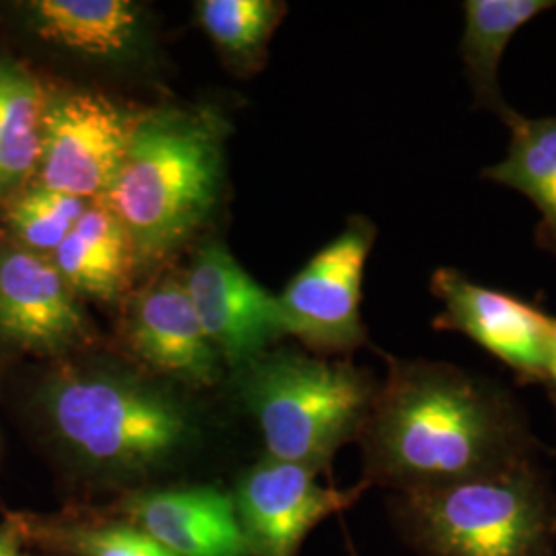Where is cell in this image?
Wrapping results in <instances>:
<instances>
[{
    "mask_svg": "<svg viewBox=\"0 0 556 556\" xmlns=\"http://www.w3.org/2000/svg\"><path fill=\"white\" fill-rule=\"evenodd\" d=\"M503 124L509 130L505 157L486 167L482 178L507 186L532 200L540 213L536 241L542 250H556V116L528 118L511 110Z\"/></svg>",
    "mask_w": 556,
    "mask_h": 556,
    "instance_id": "e0dca14e",
    "label": "cell"
},
{
    "mask_svg": "<svg viewBox=\"0 0 556 556\" xmlns=\"http://www.w3.org/2000/svg\"><path fill=\"white\" fill-rule=\"evenodd\" d=\"M280 15L270 0H202L199 17L220 50L236 59H250L266 43Z\"/></svg>",
    "mask_w": 556,
    "mask_h": 556,
    "instance_id": "ffe728a7",
    "label": "cell"
},
{
    "mask_svg": "<svg viewBox=\"0 0 556 556\" xmlns=\"http://www.w3.org/2000/svg\"><path fill=\"white\" fill-rule=\"evenodd\" d=\"M46 101L34 73L0 56V199L38 174Z\"/></svg>",
    "mask_w": 556,
    "mask_h": 556,
    "instance_id": "ac0fdd59",
    "label": "cell"
},
{
    "mask_svg": "<svg viewBox=\"0 0 556 556\" xmlns=\"http://www.w3.org/2000/svg\"><path fill=\"white\" fill-rule=\"evenodd\" d=\"M236 392L258 422L268 457L321 472L361 435L378 383L349 361L266 351L238 369Z\"/></svg>",
    "mask_w": 556,
    "mask_h": 556,
    "instance_id": "5b68a950",
    "label": "cell"
},
{
    "mask_svg": "<svg viewBox=\"0 0 556 556\" xmlns=\"http://www.w3.org/2000/svg\"><path fill=\"white\" fill-rule=\"evenodd\" d=\"M0 556H27L21 548L20 532L13 526L0 528Z\"/></svg>",
    "mask_w": 556,
    "mask_h": 556,
    "instance_id": "603a6c76",
    "label": "cell"
},
{
    "mask_svg": "<svg viewBox=\"0 0 556 556\" xmlns=\"http://www.w3.org/2000/svg\"><path fill=\"white\" fill-rule=\"evenodd\" d=\"M137 116L96 91L50 96L38 165L41 188L100 202L126 155Z\"/></svg>",
    "mask_w": 556,
    "mask_h": 556,
    "instance_id": "52a82bcc",
    "label": "cell"
},
{
    "mask_svg": "<svg viewBox=\"0 0 556 556\" xmlns=\"http://www.w3.org/2000/svg\"><path fill=\"white\" fill-rule=\"evenodd\" d=\"M186 291L204 334L236 371L285 337L278 295L250 277L220 241H208L197 252Z\"/></svg>",
    "mask_w": 556,
    "mask_h": 556,
    "instance_id": "30bf717a",
    "label": "cell"
},
{
    "mask_svg": "<svg viewBox=\"0 0 556 556\" xmlns=\"http://www.w3.org/2000/svg\"><path fill=\"white\" fill-rule=\"evenodd\" d=\"M376 225L353 217L278 295L285 334L318 353H349L367 340L361 319L365 264Z\"/></svg>",
    "mask_w": 556,
    "mask_h": 556,
    "instance_id": "8992f818",
    "label": "cell"
},
{
    "mask_svg": "<svg viewBox=\"0 0 556 556\" xmlns=\"http://www.w3.org/2000/svg\"><path fill=\"white\" fill-rule=\"evenodd\" d=\"M358 439L363 482L394 493L493 475L542 450L509 390L429 358H390Z\"/></svg>",
    "mask_w": 556,
    "mask_h": 556,
    "instance_id": "6da1fadb",
    "label": "cell"
},
{
    "mask_svg": "<svg viewBox=\"0 0 556 556\" xmlns=\"http://www.w3.org/2000/svg\"><path fill=\"white\" fill-rule=\"evenodd\" d=\"M52 262L71 291L110 301L126 285L137 254L122 220L105 204L93 202L60 243Z\"/></svg>",
    "mask_w": 556,
    "mask_h": 556,
    "instance_id": "2e32d148",
    "label": "cell"
},
{
    "mask_svg": "<svg viewBox=\"0 0 556 556\" xmlns=\"http://www.w3.org/2000/svg\"><path fill=\"white\" fill-rule=\"evenodd\" d=\"M553 256H556V250H555V252H553Z\"/></svg>",
    "mask_w": 556,
    "mask_h": 556,
    "instance_id": "cb8c5ba5",
    "label": "cell"
},
{
    "mask_svg": "<svg viewBox=\"0 0 556 556\" xmlns=\"http://www.w3.org/2000/svg\"><path fill=\"white\" fill-rule=\"evenodd\" d=\"M23 532L68 556H174L126 521L23 517Z\"/></svg>",
    "mask_w": 556,
    "mask_h": 556,
    "instance_id": "d6986e66",
    "label": "cell"
},
{
    "mask_svg": "<svg viewBox=\"0 0 556 556\" xmlns=\"http://www.w3.org/2000/svg\"><path fill=\"white\" fill-rule=\"evenodd\" d=\"M225 122L208 108H160L137 118L110 192L137 260L176 250L211 215L223 181Z\"/></svg>",
    "mask_w": 556,
    "mask_h": 556,
    "instance_id": "7a4b0ae2",
    "label": "cell"
},
{
    "mask_svg": "<svg viewBox=\"0 0 556 556\" xmlns=\"http://www.w3.org/2000/svg\"><path fill=\"white\" fill-rule=\"evenodd\" d=\"M540 383L546 388V394L551 397L556 410V318H553L548 357H546V367H544V376H542Z\"/></svg>",
    "mask_w": 556,
    "mask_h": 556,
    "instance_id": "7402d4cb",
    "label": "cell"
},
{
    "mask_svg": "<svg viewBox=\"0 0 556 556\" xmlns=\"http://www.w3.org/2000/svg\"><path fill=\"white\" fill-rule=\"evenodd\" d=\"M367 486H321L314 468L262 459L239 478L231 495L248 556H298L309 532L353 507Z\"/></svg>",
    "mask_w": 556,
    "mask_h": 556,
    "instance_id": "ba28073f",
    "label": "cell"
},
{
    "mask_svg": "<svg viewBox=\"0 0 556 556\" xmlns=\"http://www.w3.org/2000/svg\"><path fill=\"white\" fill-rule=\"evenodd\" d=\"M0 337L36 353H62L91 338L52 260L31 250H0Z\"/></svg>",
    "mask_w": 556,
    "mask_h": 556,
    "instance_id": "8fae6325",
    "label": "cell"
},
{
    "mask_svg": "<svg viewBox=\"0 0 556 556\" xmlns=\"http://www.w3.org/2000/svg\"><path fill=\"white\" fill-rule=\"evenodd\" d=\"M431 293L441 303V314L433 319L435 330L470 338L509 367L519 383L542 381L553 316L450 266L433 273Z\"/></svg>",
    "mask_w": 556,
    "mask_h": 556,
    "instance_id": "9c48e42d",
    "label": "cell"
},
{
    "mask_svg": "<svg viewBox=\"0 0 556 556\" xmlns=\"http://www.w3.org/2000/svg\"><path fill=\"white\" fill-rule=\"evenodd\" d=\"M126 523L174 556H248L233 497L215 486L140 491L118 505Z\"/></svg>",
    "mask_w": 556,
    "mask_h": 556,
    "instance_id": "7c38bea8",
    "label": "cell"
},
{
    "mask_svg": "<svg viewBox=\"0 0 556 556\" xmlns=\"http://www.w3.org/2000/svg\"><path fill=\"white\" fill-rule=\"evenodd\" d=\"M25 13L41 40L87 59L128 56L142 29L139 7L128 0H34Z\"/></svg>",
    "mask_w": 556,
    "mask_h": 556,
    "instance_id": "5bb4252c",
    "label": "cell"
},
{
    "mask_svg": "<svg viewBox=\"0 0 556 556\" xmlns=\"http://www.w3.org/2000/svg\"><path fill=\"white\" fill-rule=\"evenodd\" d=\"M128 342L144 365L165 378L188 386H211L219 378V353L202 330L186 285L174 278L135 301Z\"/></svg>",
    "mask_w": 556,
    "mask_h": 556,
    "instance_id": "4fadbf2b",
    "label": "cell"
},
{
    "mask_svg": "<svg viewBox=\"0 0 556 556\" xmlns=\"http://www.w3.org/2000/svg\"><path fill=\"white\" fill-rule=\"evenodd\" d=\"M390 507L397 532L420 556H556V495L538 457L394 493Z\"/></svg>",
    "mask_w": 556,
    "mask_h": 556,
    "instance_id": "277c9868",
    "label": "cell"
},
{
    "mask_svg": "<svg viewBox=\"0 0 556 556\" xmlns=\"http://www.w3.org/2000/svg\"><path fill=\"white\" fill-rule=\"evenodd\" d=\"M87 200L75 199L48 188H36L23 194L9 213L15 236L31 252H56L87 211Z\"/></svg>",
    "mask_w": 556,
    "mask_h": 556,
    "instance_id": "44dd1931",
    "label": "cell"
},
{
    "mask_svg": "<svg viewBox=\"0 0 556 556\" xmlns=\"http://www.w3.org/2000/svg\"><path fill=\"white\" fill-rule=\"evenodd\" d=\"M555 0H466L459 56L475 105L503 118L514 110L501 91L498 66L517 31L555 9Z\"/></svg>",
    "mask_w": 556,
    "mask_h": 556,
    "instance_id": "9a60e30c",
    "label": "cell"
},
{
    "mask_svg": "<svg viewBox=\"0 0 556 556\" xmlns=\"http://www.w3.org/2000/svg\"><path fill=\"white\" fill-rule=\"evenodd\" d=\"M40 402L60 443L105 477H151L199 439L197 415L178 392L124 369L60 374L43 386Z\"/></svg>",
    "mask_w": 556,
    "mask_h": 556,
    "instance_id": "3957f363",
    "label": "cell"
}]
</instances>
